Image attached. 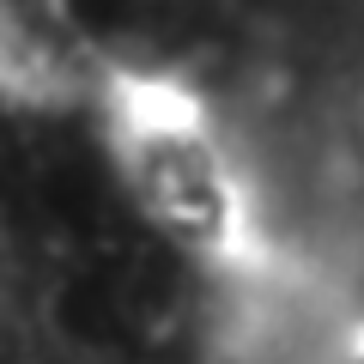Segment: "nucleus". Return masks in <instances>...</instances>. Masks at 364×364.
<instances>
[{"label": "nucleus", "instance_id": "nucleus-1", "mask_svg": "<svg viewBox=\"0 0 364 364\" xmlns=\"http://www.w3.org/2000/svg\"><path fill=\"white\" fill-rule=\"evenodd\" d=\"M85 128L122 207L188 286V304L231 298L298 261L267 128L195 61L109 43Z\"/></svg>", "mask_w": 364, "mask_h": 364}, {"label": "nucleus", "instance_id": "nucleus-2", "mask_svg": "<svg viewBox=\"0 0 364 364\" xmlns=\"http://www.w3.org/2000/svg\"><path fill=\"white\" fill-rule=\"evenodd\" d=\"M104 49L73 0H0V116L85 122Z\"/></svg>", "mask_w": 364, "mask_h": 364}]
</instances>
